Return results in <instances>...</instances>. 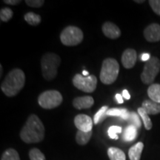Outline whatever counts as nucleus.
Here are the masks:
<instances>
[{"instance_id": "nucleus-7", "label": "nucleus", "mask_w": 160, "mask_h": 160, "mask_svg": "<svg viewBox=\"0 0 160 160\" xmlns=\"http://www.w3.org/2000/svg\"><path fill=\"white\" fill-rule=\"evenodd\" d=\"M83 32L76 26H68L62 31L60 40L65 46H76L83 40Z\"/></svg>"}, {"instance_id": "nucleus-36", "label": "nucleus", "mask_w": 160, "mask_h": 160, "mask_svg": "<svg viewBox=\"0 0 160 160\" xmlns=\"http://www.w3.org/2000/svg\"><path fill=\"white\" fill-rule=\"evenodd\" d=\"M0 71H1V72H0V76H2V65H0Z\"/></svg>"}, {"instance_id": "nucleus-20", "label": "nucleus", "mask_w": 160, "mask_h": 160, "mask_svg": "<svg viewBox=\"0 0 160 160\" xmlns=\"http://www.w3.org/2000/svg\"><path fill=\"white\" fill-rule=\"evenodd\" d=\"M93 131L90 132H83L81 131H78L76 135V141L79 145H85L88 143L92 137Z\"/></svg>"}, {"instance_id": "nucleus-9", "label": "nucleus", "mask_w": 160, "mask_h": 160, "mask_svg": "<svg viewBox=\"0 0 160 160\" xmlns=\"http://www.w3.org/2000/svg\"><path fill=\"white\" fill-rule=\"evenodd\" d=\"M74 125L78 131L83 132L92 131L93 121L88 116L85 114H79L74 118Z\"/></svg>"}, {"instance_id": "nucleus-21", "label": "nucleus", "mask_w": 160, "mask_h": 160, "mask_svg": "<svg viewBox=\"0 0 160 160\" xmlns=\"http://www.w3.org/2000/svg\"><path fill=\"white\" fill-rule=\"evenodd\" d=\"M138 113H139V117L142 118V122L144 123V125H145V128L146 130L149 131L152 128V126H153V124H152V122L151 119H150L149 115L148 114L147 112L145 111V110L143 108L140 107L138 108Z\"/></svg>"}, {"instance_id": "nucleus-2", "label": "nucleus", "mask_w": 160, "mask_h": 160, "mask_svg": "<svg viewBox=\"0 0 160 160\" xmlns=\"http://www.w3.org/2000/svg\"><path fill=\"white\" fill-rule=\"evenodd\" d=\"M25 84V73L19 68H14L6 76L1 84V90L8 97H14L21 91Z\"/></svg>"}, {"instance_id": "nucleus-28", "label": "nucleus", "mask_w": 160, "mask_h": 160, "mask_svg": "<svg viewBox=\"0 0 160 160\" xmlns=\"http://www.w3.org/2000/svg\"><path fill=\"white\" fill-rule=\"evenodd\" d=\"M122 128L119 126H111L109 128L108 131V133L109 137L112 139H118L119 137H118V133H122Z\"/></svg>"}, {"instance_id": "nucleus-18", "label": "nucleus", "mask_w": 160, "mask_h": 160, "mask_svg": "<svg viewBox=\"0 0 160 160\" xmlns=\"http://www.w3.org/2000/svg\"><path fill=\"white\" fill-rule=\"evenodd\" d=\"M108 155L111 160H126L125 153L118 148H109L108 150Z\"/></svg>"}, {"instance_id": "nucleus-6", "label": "nucleus", "mask_w": 160, "mask_h": 160, "mask_svg": "<svg viewBox=\"0 0 160 160\" xmlns=\"http://www.w3.org/2000/svg\"><path fill=\"white\" fill-rule=\"evenodd\" d=\"M62 101V96L55 90L44 91L38 97V103L44 109L55 108L61 105Z\"/></svg>"}, {"instance_id": "nucleus-23", "label": "nucleus", "mask_w": 160, "mask_h": 160, "mask_svg": "<svg viewBox=\"0 0 160 160\" xmlns=\"http://www.w3.org/2000/svg\"><path fill=\"white\" fill-rule=\"evenodd\" d=\"M108 109V106H102L97 112V113L94 116V118H93V123L95 125H98L99 123L102 122L104 119H105L108 117L107 115H106V113H107Z\"/></svg>"}, {"instance_id": "nucleus-11", "label": "nucleus", "mask_w": 160, "mask_h": 160, "mask_svg": "<svg viewBox=\"0 0 160 160\" xmlns=\"http://www.w3.org/2000/svg\"><path fill=\"white\" fill-rule=\"evenodd\" d=\"M137 53L134 49H126L122 55V63L125 68L131 69L137 62Z\"/></svg>"}, {"instance_id": "nucleus-3", "label": "nucleus", "mask_w": 160, "mask_h": 160, "mask_svg": "<svg viewBox=\"0 0 160 160\" xmlns=\"http://www.w3.org/2000/svg\"><path fill=\"white\" fill-rule=\"evenodd\" d=\"M61 63V59L57 54L47 53L41 59L42 76L46 80H53L57 75V69Z\"/></svg>"}, {"instance_id": "nucleus-24", "label": "nucleus", "mask_w": 160, "mask_h": 160, "mask_svg": "<svg viewBox=\"0 0 160 160\" xmlns=\"http://www.w3.org/2000/svg\"><path fill=\"white\" fill-rule=\"evenodd\" d=\"M1 160H20L18 152L13 148H9L4 152L2 155Z\"/></svg>"}, {"instance_id": "nucleus-4", "label": "nucleus", "mask_w": 160, "mask_h": 160, "mask_svg": "<svg viewBox=\"0 0 160 160\" xmlns=\"http://www.w3.org/2000/svg\"><path fill=\"white\" fill-rule=\"evenodd\" d=\"M119 73V65L113 58H107L103 61L100 71V80L105 85H111L117 80Z\"/></svg>"}, {"instance_id": "nucleus-8", "label": "nucleus", "mask_w": 160, "mask_h": 160, "mask_svg": "<svg viewBox=\"0 0 160 160\" xmlns=\"http://www.w3.org/2000/svg\"><path fill=\"white\" fill-rule=\"evenodd\" d=\"M73 84L80 91L86 93H93L97 88V79L94 75L84 77L82 74H76L73 78Z\"/></svg>"}, {"instance_id": "nucleus-25", "label": "nucleus", "mask_w": 160, "mask_h": 160, "mask_svg": "<svg viewBox=\"0 0 160 160\" xmlns=\"http://www.w3.org/2000/svg\"><path fill=\"white\" fill-rule=\"evenodd\" d=\"M129 125H133L137 128H140L142 126V122L139 119V115L135 112H130V117L127 120Z\"/></svg>"}, {"instance_id": "nucleus-32", "label": "nucleus", "mask_w": 160, "mask_h": 160, "mask_svg": "<svg viewBox=\"0 0 160 160\" xmlns=\"http://www.w3.org/2000/svg\"><path fill=\"white\" fill-rule=\"evenodd\" d=\"M150 59H151V56H150L149 53H144L141 55V60H142V61H144V62H146L148 61Z\"/></svg>"}, {"instance_id": "nucleus-22", "label": "nucleus", "mask_w": 160, "mask_h": 160, "mask_svg": "<svg viewBox=\"0 0 160 160\" xmlns=\"http://www.w3.org/2000/svg\"><path fill=\"white\" fill-rule=\"evenodd\" d=\"M25 20L29 25L36 26L40 24L42 19L39 14L33 13V12H29V13H27L25 15Z\"/></svg>"}, {"instance_id": "nucleus-34", "label": "nucleus", "mask_w": 160, "mask_h": 160, "mask_svg": "<svg viewBox=\"0 0 160 160\" xmlns=\"http://www.w3.org/2000/svg\"><path fill=\"white\" fill-rule=\"evenodd\" d=\"M122 97L126 99H131V95H130L129 92L127 90H124L122 91Z\"/></svg>"}, {"instance_id": "nucleus-15", "label": "nucleus", "mask_w": 160, "mask_h": 160, "mask_svg": "<svg viewBox=\"0 0 160 160\" xmlns=\"http://www.w3.org/2000/svg\"><path fill=\"white\" fill-rule=\"evenodd\" d=\"M144 148V144L141 142L132 146L128 151L129 159L131 160H140L142 152Z\"/></svg>"}, {"instance_id": "nucleus-37", "label": "nucleus", "mask_w": 160, "mask_h": 160, "mask_svg": "<svg viewBox=\"0 0 160 160\" xmlns=\"http://www.w3.org/2000/svg\"><path fill=\"white\" fill-rule=\"evenodd\" d=\"M135 2H137V3H143L145 2V1L144 0H142V1H137V0H135Z\"/></svg>"}, {"instance_id": "nucleus-31", "label": "nucleus", "mask_w": 160, "mask_h": 160, "mask_svg": "<svg viewBox=\"0 0 160 160\" xmlns=\"http://www.w3.org/2000/svg\"><path fill=\"white\" fill-rule=\"evenodd\" d=\"M4 2L11 5H15L19 4L21 2V1H20V0H4Z\"/></svg>"}, {"instance_id": "nucleus-29", "label": "nucleus", "mask_w": 160, "mask_h": 160, "mask_svg": "<svg viewBox=\"0 0 160 160\" xmlns=\"http://www.w3.org/2000/svg\"><path fill=\"white\" fill-rule=\"evenodd\" d=\"M148 2L153 12L160 16V0H150Z\"/></svg>"}, {"instance_id": "nucleus-33", "label": "nucleus", "mask_w": 160, "mask_h": 160, "mask_svg": "<svg viewBox=\"0 0 160 160\" xmlns=\"http://www.w3.org/2000/svg\"><path fill=\"white\" fill-rule=\"evenodd\" d=\"M115 98H116V100L117 101V102L119 104H122L123 103V97L122 95L119 94V93H117L115 96Z\"/></svg>"}, {"instance_id": "nucleus-35", "label": "nucleus", "mask_w": 160, "mask_h": 160, "mask_svg": "<svg viewBox=\"0 0 160 160\" xmlns=\"http://www.w3.org/2000/svg\"><path fill=\"white\" fill-rule=\"evenodd\" d=\"M82 76H84V77H88L89 73L87 71H85V70H84L82 71Z\"/></svg>"}, {"instance_id": "nucleus-5", "label": "nucleus", "mask_w": 160, "mask_h": 160, "mask_svg": "<svg viewBox=\"0 0 160 160\" xmlns=\"http://www.w3.org/2000/svg\"><path fill=\"white\" fill-rule=\"evenodd\" d=\"M160 71V60L156 57H151L144 65L141 80L145 85H152Z\"/></svg>"}, {"instance_id": "nucleus-12", "label": "nucleus", "mask_w": 160, "mask_h": 160, "mask_svg": "<svg viewBox=\"0 0 160 160\" xmlns=\"http://www.w3.org/2000/svg\"><path fill=\"white\" fill-rule=\"evenodd\" d=\"M102 29L104 34L109 39H116L121 36V31L119 27L111 22H106L104 23Z\"/></svg>"}, {"instance_id": "nucleus-13", "label": "nucleus", "mask_w": 160, "mask_h": 160, "mask_svg": "<svg viewBox=\"0 0 160 160\" xmlns=\"http://www.w3.org/2000/svg\"><path fill=\"white\" fill-rule=\"evenodd\" d=\"M93 104H94V99L90 96L77 97L73 100V107L77 110L91 108Z\"/></svg>"}, {"instance_id": "nucleus-26", "label": "nucleus", "mask_w": 160, "mask_h": 160, "mask_svg": "<svg viewBox=\"0 0 160 160\" xmlns=\"http://www.w3.org/2000/svg\"><path fill=\"white\" fill-rule=\"evenodd\" d=\"M29 158L31 160H46L42 152L36 148L30 150Z\"/></svg>"}, {"instance_id": "nucleus-14", "label": "nucleus", "mask_w": 160, "mask_h": 160, "mask_svg": "<svg viewBox=\"0 0 160 160\" xmlns=\"http://www.w3.org/2000/svg\"><path fill=\"white\" fill-rule=\"evenodd\" d=\"M142 108L145 110L148 115H156L160 113V104L151 99H145L142 104Z\"/></svg>"}, {"instance_id": "nucleus-19", "label": "nucleus", "mask_w": 160, "mask_h": 160, "mask_svg": "<svg viewBox=\"0 0 160 160\" xmlns=\"http://www.w3.org/2000/svg\"><path fill=\"white\" fill-rule=\"evenodd\" d=\"M137 137V128L133 125H128L123 133L122 138L125 142H132Z\"/></svg>"}, {"instance_id": "nucleus-17", "label": "nucleus", "mask_w": 160, "mask_h": 160, "mask_svg": "<svg viewBox=\"0 0 160 160\" xmlns=\"http://www.w3.org/2000/svg\"><path fill=\"white\" fill-rule=\"evenodd\" d=\"M107 117H117L124 120H128L130 117V112L125 108H111L106 113Z\"/></svg>"}, {"instance_id": "nucleus-30", "label": "nucleus", "mask_w": 160, "mask_h": 160, "mask_svg": "<svg viewBox=\"0 0 160 160\" xmlns=\"http://www.w3.org/2000/svg\"><path fill=\"white\" fill-rule=\"evenodd\" d=\"M25 3L30 7L40 8L44 5L45 1H43V0H26Z\"/></svg>"}, {"instance_id": "nucleus-27", "label": "nucleus", "mask_w": 160, "mask_h": 160, "mask_svg": "<svg viewBox=\"0 0 160 160\" xmlns=\"http://www.w3.org/2000/svg\"><path fill=\"white\" fill-rule=\"evenodd\" d=\"M13 13L11 9L8 8H5L1 9L0 11V19L2 22H8L13 17Z\"/></svg>"}, {"instance_id": "nucleus-16", "label": "nucleus", "mask_w": 160, "mask_h": 160, "mask_svg": "<svg viewBox=\"0 0 160 160\" xmlns=\"http://www.w3.org/2000/svg\"><path fill=\"white\" fill-rule=\"evenodd\" d=\"M148 95L150 99L160 104V85L152 84L148 88Z\"/></svg>"}, {"instance_id": "nucleus-1", "label": "nucleus", "mask_w": 160, "mask_h": 160, "mask_svg": "<svg viewBox=\"0 0 160 160\" xmlns=\"http://www.w3.org/2000/svg\"><path fill=\"white\" fill-rule=\"evenodd\" d=\"M45 129L42 122L35 114H31L20 131V138L28 144L39 143L45 138Z\"/></svg>"}, {"instance_id": "nucleus-10", "label": "nucleus", "mask_w": 160, "mask_h": 160, "mask_svg": "<svg viewBox=\"0 0 160 160\" xmlns=\"http://www.w3.org/2000/svg\"><path fill=\"white\" fill-rule=\"evenodd\" d=\"M144 37L149 42L160 41V25L157 23L151 24L144 30Z\"/></svg>"}]
</instances>
